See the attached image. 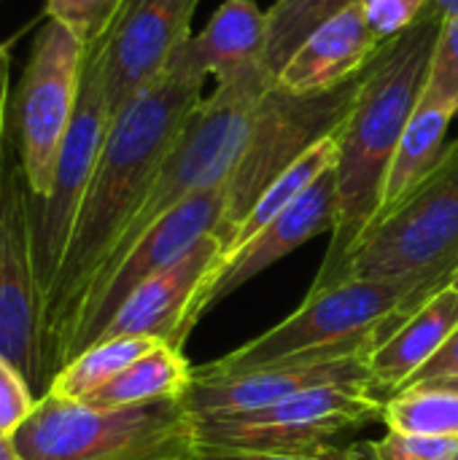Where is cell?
<instances>
[{
  "instance_id": "obj_6",
  "label": "cell",
  "mask_w": 458,
  "mask_h": 460,
  "mask_svg": "<svg viewBox=\"0 0 458 460\" xmlns=\"http://www.w3.org/2000/svg\"><path fill=\"white\" fill-rule=\"evenodd\" d=\"M273 81L275 78L267 70H256L243 78L219 84L216 92L202 100V105L186 119L154 186L148 189L143 205L132 216L130 226L124 229L121 240L116 243L100 272L119 261L165 213L194 194L227 186L243 154L256 102Z\"/></svg>"
},
{
  "instance_id": "obj_32",
  "label": "cell",
  "mask_w": 458,
  "mask_h": 460,
  "mask_svg": "<svg viewBox=\"0 0 458 460\" xmlns=\"http://www.w3.org/2000/svg\"><path fill=\"white\" fill-rule=\"evenodd\" d=\"M416 385H432V388L458 391V329L451 334V340L440 348V353L410 377V383L405 388H416Z\"/></svg>"
},
{
  "instance_id": "obj_11",
  "label": "cell",
  "mask_w": 458,
  "mask_h": 460,
  "mask_svg": "<svg viewBox=\"0 0 458 460\" xmlns=\"http://www.w3.org/2000/svg\"><path fill=\"white\" fill-rule=\"evenodd\" d=\"M0 356L27 377L38 399L46 396V294L32 256L30 189L22 164L0 170Z\"/></svg>"
},
{
  "instance_id": "obj_15",
  "label": "cell",
  "mask_w": 458,
  "mask_h": 460,
  "mask_svg": "<svg viewBox=\"0 0 458 460\" xmlns=\"http://www.w3.org/2000/svg\"><path fill=\"white\" fill-rule=\"evenodd\" d=\"M327 385L370 388V353H354L343 358H324L292 367H270L235 377H205L194 372V380L181 399L189 415L197 420L265 410L297 394Z\"/></svg>"
},
{
  "instance_id": "obj_28",
  "label": "cell",
  "mask_w": 458,
  "mask_h": 460,
  "mask_svg": "<svg viewBox=\"0 0 458 460\" xmlns=\"http://www.w3.org/2000/svg\"><path fill=\"white\" fill-rule=\"evenodd\" d=\"M38 404L35 391L30 388L27 377L0 356V437L13 439V434L30 420Z\"/></svg>"
},
{
  "instance_id": "obj_8",
  "label": "cell",
  "mask_w": 458,
  "mask_h": 460,
  "mask_svg": "<svg viewBox=\"0 0 458 460\" xmlns=\"http://www.w3.org/2000/svg\"><path fill=\"white\" fill-rule=\"evenodd\" d=\"M84 59L86 43L70 27L57 19H46L35 35L8 111L16 127L19 164L30 197L49 194L54 167L78 105Z\"/></svg>"
},
{
  "instance_id": "obj_12",
  "label": "cell",
  "mask_w": 458,
  "mask_h": 460,
  "mask_svg": "<svg viewBox=\"0 0 458 460\" xmlns=\"http://www.w3.org/2000/svg\"><path fill=\"white\" fill-rule=\"evenodd\" d=\"M111 124V111L92 65L84 59L78 105L65 135L54 178L46 197H30V232L32 256L43 294H49L59 264L65 259L67 243L73 237L76 218L81 213L105 132Z\"/></svg>"
},
{
  "instance_id": "obj_36",
  "label": "cell",
  "mask_w": 458,
  "mask_h": 460,
  "mask_svg": "<svg viewBox=\"0 0 458 460\" xmlns=\"http://www.w3.org/2000/svg\"><path fill=\"white\" fill-rule=\"evenodd\" d=\"M157 460H197V450H192V453H181V456H170V458H157Z\"/></svg>"
},
{
  "instance_id": "obj_13",
  "label": "cell",
  "mask_w": 458,
  "mask_h": 460,
  "mask_svg": "<svg viewBox=\"0 0 458 460\" xmlns=\"http://www.w3.org/2000/svg\"><path fill=\"white\" fill-rule=\"evenodd\" d=\"M200 0H124L100 40L86 46L111 119L148 89L184 43Z\"/></svg>"
},
{
  "instance_id": "obj_2",
  "label": "cell",
  "mask_w": 458,
  "mask_h": 460,
  "mask_svg": "<svg viewBox=\"0 0 458 460\" xmlns=\"http://www.w3.org/2000/svg\"><path fill=\"white\" fill-rule=\"evenodd\" d=\"M440 22L429 8L413 27L386 40L364 70L354 108L337 132L340 156L335 167L332 243L310 291L343 280L351 253L378 213L394 151L427 84Z\"/></svg>"
},
{
  "instance_id": "obj_16",
  "label": "cell",
  "mask_w": 458,
  "mask_h": 460,
  "mask_svg": "<svg viewBox=\"0 0 458 460\" xmlns=\"http://www.w3.org/2000/svg\"><path fill=\"white\" fill-rule=\"evenodd\" d=\"M221 256L224 243L219 234H208L205 240H200L175 264L140 283L116 310L97 342L113 337H148L181 350V345L186 342L184 329L194 296Z\"/></svg>"
},
{
  "instance_id": "obj_31",
  "label": "cell",
  "mask_w": 458,
  "mask_h": 460,
  "mask_svg": "<svg viewBox=\"0 0 458 460\" xmlns=\"http://www.w3.org/2000/svg\"><path fill=\"white\" fill-rule=\"evenodd\" d=\"M458 447V439H435V437H410L389 431L375 442L381 460H448Z\"/></svg>"
},
{
  "instance_id": "obj_38",
  "label": "cell",
  "mask_w": 458,
  "mask_h": 460,
  "mask_svg": "<svg viewBox=\"0 0 458 460\" xmlns=\"http://www.w3.org/2000/svg\"><path fill=\"white\" fill-rule=\"evenodd\" d=\"M448 460H458V447H456V450H454V456H451V458H448Z\"/></svg>"
},
{
  "instance_id": "obj_34",
  "label": "cell",
  "mask_w": 458,
  "mask_h": 460,
  "mask_svg": "<svg viewBox=\"0 0 458 460\" xmlns=\"http://www.w3.org/2000/svg\"><path fill=\"white\" fill-rule=\"evenodd\" d=\"M440 19H445V16H454L458 13V0H432V5H429Z\"/></svg>"
},
{
  "instance_id": "obj_23",
  "label": "cell",
  "mask_w": 458,
  "mask_h": 460,
  "mask_svg": "<svg viewBox=\"0 0 458 460\" xmlns=\"http://www.w3.org/2000/svg\"><path fill=\"white\" fill-rule=\"evenodd\" d=\"M159 340L148 337H113V340H100L89 345L84 353L70 358L49 383L46 394H54L59 399H73L84 402L89 394L111 383L116 375H121L130 364L151 353Z\"/></svg>"
},
{
  "instance_id": "obj_26",
  "label": "cell",
  "mask_w": 458,
  "mask_h": 460,
  "mask_svg": "<svg viewBox=\"0 0 458 460\" xmlns=\"http://www.w3.org/2000/svg\"><path fill=\"white\" fill-rule=\"evenodd\" d=\"M418 102L443 105L458 113V13L440 22L427 84Z\"/></svg>"
},
{
  "instance_id": "obj_9",
  "label": "cell",
  "mask_w": 458,
  "mask_h": 460,
  "mask_svg": "<svg viewBox=\"0 0 458 460\" xmlns=\"http://www.w3.org/2000/svg\"><path fill=\"white\" fill-rule=\"evenodd\" d=\"M227 210V186L208 189L189 197L170 213H165L119 261L105 267L81 299L65 340L51 361V377L78 353L97 342L124 299L148 278L175 264L208 234H219Z\"/></svg>"
},
{
  "instance_id": "obj_25",
  "label": "cell",
  "mask_w": 458,
  "mask_h": 460,
  "mask_svg": "<svg viewBox=\"0 0 458 460\" xmlns=\"http://www.w3.org/2000/svg\"><path fill=\"white\" fill-rule=\"evenodd\" d=\"M383 423L397 434L458 439V391L405 388L383 402Z\"/></svg>"
},
{
  "instance_id": "obj_4",
  "label": "cell",
  "mask_w": 458,
  "mask_h": 460,
  "mask_svg": "<svg viewBox=\"0 0 458 460\" xmlns=\"http://www.w3.org/2000/svg\"><path fill=\"white\" fill-rule=\"evenodd\" d=\"M458 272V137L432 175L386 218L373 224L351 253L343 280L400 283L429 302Z\"/></svg>"
},
{
  "instance_id": "obj_5",
  "label": "cell",
  "mask_w": 458,
  "mask_h": 460,
  "mask_svg": "<svg viewBox=\"0 0 458 460\" xmlns=\"http://www.w3.org/2000/svg\"><path fill=\"white\" fill-rule=\"evenodd\" d=\"M11 442L19 460H157L197 450L184 399L100 410L46 394Z\"/></svg>"
},
{
  "instance_id": "obj_27",
  "label": "cell",
  "mask_w": 458,
  "mask_h": 460,
  "mask_svg": "<svg viewBox=\"0 0 458 460\" xmlns=\"http://www.w3.org/2000/svg\"><path fill=\"white\" fill-rule=\"evenodd\" d=\"M124 0H46V19L70 27L86 46L103 38Z\"/></svg>"
},
{
  "instance_id": "obj_7",
  "label": "cell",
  "mask_w": 458,
  "mask_h": 460,
  "mask_svg": "<svg viewBox=\"0 0 458 460\" xmlns=\"http://www.w3.org/2000/svg\"><path fill=\"white\" fill-rule=\"evenodd\" d=\"M362 78L364 73L335 89L313 94L289 92L275 81L265 89L251 116L243 154L227 181V210L219 226L224 248L262 191L310 148L340 132L354 108Z\"/></svg>"
},
{
  "instance_id": "obj_30",
  "label": "cell",
  "mask_w": 458,
  "mask_h": 460,
  "mask_svg": "<svg viewBox=\"0 0 458 460\" xmlns=\"http://www.w3.org/2000/svg\"><path fill=\"white\" fill-rule=\"evenodd\" d=\"M432 0H364V16L381 40H391L408 27H413L427 11Z\"/></svg>"
},
{
  "instance_id": "obj_29",
  "label": "cell",
  "mask_w": 458,
  "mask_h": 460,
  "mask_svg": "<svg viewBox=\"0 0 458 460\" xmlns=\"http://www.w3.org/2000/svg\"><path fill=\"white\" fill-rule=\"evenodd\" d=\"M197 460H381L375 442H356L348 447H316L305 453H240V450H208L197 447Z\"/></svg>"
},
{
  "instance_id": "obj_35",
  "label": "cell",
  "mask_w": 458,
  "mask_h": 460,
  "mask_svg": "<svg viewBox=\"0 0 458 460\" xmlns=\"http://www.w3.org/2000/svg\"><path fill=\"white\" fill-rule=\"evenodd\" d=\"M0 460H19L13 442L5 439V437H0Z\"/></svg>"
},
{
  "instance_id": "obj_33",
  "label": "cell",
  "mask_w": 458,
  "mask_h": 460,
  "mask_svg": "<svg viewBox=\"0 0 458 460\" xmlns=\"http://www.w3.org/2000/svg\"><path fill=\"white\" fill-rule=\"evenodd\" d=\"M8 89H11V57L8 51L0 57V170H3V137H5V121H8V111H11V102H8Z\"/></svg>"
},
{
  "instance_id": "obj_17",
  "label": "cell",
  "mask_w": 458,
  "mask_h": 460,
  "mask_svg": "<svg viewBox=\"0 0 458 460\" xmlns=\"http://www.w3.org/2000/svg\"><path fill=\"white\" fill-rule=\"evenodd\" d=\"M383 43L386 40H381L370 27L362 3L351 5L321 24L289 57L275 75V84L297 94L335 89L351 78H359L378 57Z\"/></svg>"
},
{
  "instance_id": "obj_14",
  "label": "cell",
  "mask_w": 458,
  "mask_h": 460,
  "mask_svg": "<svg viewBox=\"0 0 458 460\" xmlns=\"http://www.w3.org/2000/svg\"><path fill=\"white\" fill-rule=\"evenodd\" d=\"M332 224H335V170L324 172L292 208H286L248 243L219 259V264L213 267V272L205 278V283L194 296L184 334L189 337L205 313H211L219 302L240 291L248 280L270 270L275 261L286 259L313 237L332 232Z\"/></svg>"
},
{
  "instance_id": "obj_19",
  "label": "cell",
  "mask_w": 458,
  "mask_h": 460,
  "mask_svg": "<svg viewBox=\"0 0 458 460\" xmlns=\"http://www.w3.org/2000/svg\"><path fill=\"white\" fill-rule=\"evenodd\" d=\"M267 16L254 0H227L194 35V49L208 75L219 84L265 67Z\"/></svg>"
},
{
  "instance_id": "obj_24",
  "label": "cell",
  "mask_w": 458,
  "mask_h": 460,
  "mask_svg": "<svg viewBox=\"0 0 458 460\" xmlns=\"http://www.w3.org/2000/svg\"><path fill=\"white\" fill-rule=\"evenodd\" d=\"M364 0H275L267 16L265 67L275 78L289 57L329 19Z\"/></svg>"
},
{
  "instance_id": "obj_22",
  "label": "cell",
  "mask_w": 458,
  "mask_h": 460,
  "mask_svg": "<svg viewBox=\"0 0 458 460\" xmlns=\"http://www.w3.org/2000/svg\"><path fill=\"white\" fill-rule=\"evenodd\" d=\"M337 156H340V137L332 135L327 140H321L316 148H310L300 162H294L286 172H281L265 191L262 197L254 202V208L246 213V218L240 221V226L235 229L229 245L224 248V253L238 251L243 243H248L256 232H262L270 221H275L286 208H292L324 172L337 167Z\"/></svg>"
},
{
  "instance_id": "obj_39",
  "label": "cell",
  "mask_w": 458,
  "mask_h": 460,
  "mask_svg": "<svg viewBox=\"0 0 458 460\" xmlns=\"http://www.w3.org/2000/svg\"><path fill=\"white\" fill-rule=\"evenodd\" d=\"M454 286H456V288H458V272H456V278H454Z\"/></svg>"
},
{
  "instance_id": "obj_1",
  "label": "cell",
  "mask_w": 458,
  "mask_h": 460,
  "mask_svg": "<svg viewBox=\"0 0 458 460\" xmlns=\"http://www.w3.org/2000/svg\"><path fill=\"white\" fill-rule=\"evenodd\" d=\"M205 78L208 70L197 57L192 35L162 75L111 119L73 237L46 294L49 383L51 361L84 294L143 205L186 119L202 105Z\"/></svg>"
},
{
  "instance_id": "obj_21",
  "label": "cell",
  "mask_w": 458,
  "mask_h": 460,
  "mask_svg": "<svg viewBox=\"0 0 458 460\" xmlns=\"http://www.w3.org/2000/svg\"><path fill=\"white\" fill-rule=\"evenodd\" d=\"M194 380V369L184 358V353L167 342L157 345L151 353L130 364L111 383L97 388L84 399L89 407L116 410V407H138L167 399H181Z\"/></svg>"
},
{
  "instance_id": "obj_20",
  "label": "cell",
  "mask_w": 458,
  "mask_h": 460,
  "mask_svg": "<svg viewBox=\"0 0 458 460\" xmlns=\"http://www.w3.org/2000/svg\"><path fill=\"white\" fill-rule=\"evenodd\" d=\"M454 116L456 113L451 108L418 102V108H416L410 124L405 127L402 140L394 151V159H391V167H389V175L383 183L381 205H378L373 224H378L394 208H400L432 175V170L437 167V162L448 146L445 137H448V127H451Z\"/></svg>"
},
{
  "instance_id": "obj_18",
  "label": "cell",
  "mask_w": 458,
  "mask_h": 460,
  "mask_svg": "<svg viewBox=\"0 0 458 460\" xmlns=\"http://www.w3.org/2000/svg\"><path fill=\"white\" fill-rule=\"evenodd\" d=\"M458 329V288L451 283L424 302L402 326L370 353V388L375 396H394L427 367Z\"/></svg>"
},
{
  "instance_id": "obj_37",
  "label": "cell",
  "mask_w": 458,
  "mask_h": 460,
  "mask_svg": "<svg viewBox=\"0 0 458 460\" xmlns=\"http://www.w3.org/2000/svg\"><path fill=\"white\" fill-rule=\"evenodd\" d=\"M5 51H8V43H0V57H3Z\"/></svg>"
},
{
  "instance_id": "obj_3",
  "label": "cell",
  "mask_w": 458,
  "mask_h": 460,
  "mask_svg": "<svg viewBox=\"0 0 458 460\" xmlns=\"http://www.w3.org/2000/svg\"><path fill=\"white\" fill-rule=\"evenodd\" d=\"M418 307L408 286L340 280L329 288L310 291L289 318L194 372L205 377H235L270 367L373 353Z\"/></svg>"
},
{
  "instance_id": "obj_10",
  "label": "cell",
  "mask_w": 458,
  "mask_h": 460,
  "mask_svg": "<svg viewBox=\"0 0 458 460\" xmlns=\"http://www.w3.org/2000/svg\"><path fill=\"white\" fill-rule=\"evenodd\" d=\"M383 420V402L367 385H327L265 410L197 418V447L240 453H305Z\"/></svg>"
}]
</instances>
